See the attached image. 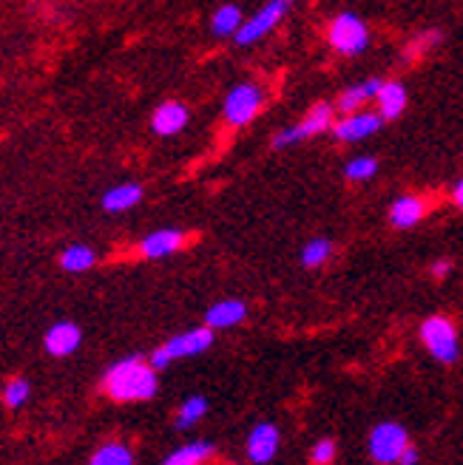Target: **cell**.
Segmentation results:
<instances>
[{"label": "cell", "mask_w": 463, "mask_h": 465, "mask_svg": "<svg viewBox=\"0 0 463 465\" xmlns=\"http://www.w3.org/2000/svg\"><path fill=\"white\" fill-rule=\"evenodd\" d=\"M156 389H159L156 369L151 366V360H142L137 355L117 360L103 377V391L117 403L151 400Z\"/></svg>", "instance_id": "1"}, {"label": "cell", "mask_w": 463, "mask_h": 465, "mask_svg": "<svg viewBox=\"0 0 463 465\" xmlns=\"http://www.w3.org/2000/svg\"><path fill=\"white\" fill-rule=\"evenodd\" d=\"M327 43L332 46V51H339L344 57L361 54L370 46V28L367 23L353 12H341L330 20L327 26Z\"/></svg>", "instance_id": "2"}, {"label": "cell", "mask_w": 463, "mask_h": 465, "mask_svg": "<svg viewBox=\"0 0 463 465\" xmlns=\"http://www.w3.org/2000/svg\"><path fill=\"white\" fill-rule=\"evenodd\" d=\"M211 343H213V329H211V327H196V329L182 332V335H173L168 343H163L159 349H154L148 360H151V366L159 372V369H165L168 363L180 360V358L202 355Z\"/></svg>", "instance_id": "3"}, {"label": "cell", "mask_w": 463, "mask_h": 465, "mask_svg": "<svg viewBox=\"0 0 463 465\" xmlns=\"http://www.w3.org/2000/svg\"><path fill=\"white\" fill-rule=\"evenodd\" d=\"M421 343L427 346V352L441 360V363H455L460 355L458 346V327L452 324V318L446 315H429L421 324Z\"/></svg>", "instance_id": "4"}, {"label": "cell", "mask_w": 463, "mask_h": 465, "mask_svg": "<svg viewBox=\"0 0 463 465\" xmlns=\"http://www.w3.org/2000/svg\"><path fill=\"white\" fill-rule=\"evenodd\" d=\"M332 125H336V106L315 103L296 125L279 130V134L273 137V145H276V148H287V145H296L301 139H310V137L324 134V130H332Z\"/></svg>", "instance_id": "5"}, {"label": "cell", "mask_w": 463, "mask_h": 465, "mask_svg": "<svg viewBox=\"0 0 463 465\" xmlns=\"http://www.w3.org/2000/svg\"><path fill=\"white\" fill-rule=\"evenodd\" d=\"M262 106H265L262 85H256V83H239L225 97V120L234 125V128H242V125H248L253 120Z\"/></svg>", "instance_id": "6"}, {"label": "cell", "mask_w": 463, "mask_h": 465, "mask_svg": "<svg viewBox=\"0 0 463 465\" xmlns=\"http://www.w3.org/2000/svg\"><path fill=\"white\" fill-rule=\"evenodd\" d=\"M293 0H267V4L259 9L256 14H251L248 20L242 23V28L236 32V43L239 46H253L262 37H267L273 28L282 23V18L291 9Z\"/></svg>", "instance_id": "7"}, {"label": "cell", "mask_w": 463, "mask_h": 465, "mask_svg": "<svg viewBox=\"0 0 463 465\" xmlns=\"http://www.w3.org/2000/svg\"><path fill=\"white\" fill-rule=\"evenodd\" d=\"M407 445H410L407 429L398 426V423H379V426L370 431V440H367L370 457L379 462V465L398 462Z\"/></svg>", "instance_id": "8"}, {"label": "cell", "mask_w": 463, "mask_h": 465, "mask_svg": "<svg viewBox=\"0 0 463 465\" xmlns=\"http://www.w3.org/2000/svg\"><path fill=\"white\" fill-rule=\"evenodd\" d=\"M384 125V116L379 111H355V114H341V120H336L332 125V134L341 142H358L367 139L370 134H375Z\"/></svg>", "instance_id": "9"}, {"label": "cell", "mask_w": 463, "mask_h": 465, "mask_svg": "<svg viewBox=\"0 0 463 465\" xmlns=\"http://www.w3.org/2000/svg\"><path fill=\"white\" fill-rule=\"evenodd\" d=\"M185 244H188V236H185L182 230L165 227V230L148 232V236L140 241L137 250H140L142 258H168L173 253H180Z\"/></svg>", "instance_id": "10"}, {"label": "cell", "mask_w": 463, "mask_h": 465, "mask_svg": "<svg viewBox=\"0 0 463 465\" xmlns=\"http://www.w3.org/2000/svg\"><path fill=\"white\" fill-rule=\"evenodd\" d=\"M83 343V332L77 324H71V321H57L49 327L46 332V338H43V346H46V352L52 358H68V355H75L77 349Z\"/></svg>", "instance_id": "11"}, {"label": "cell", "mask_w": 463, "mask_h": 465, "mask_svg": "<svg viewBox=\"0 0 463 465\" xmlns=\"http://www.w3.org/2000/svg\"><path fill=\"white\" fill-rule=\"evenodd\" d=\"M188 120H191V114H188V108L182 103H177V99H165V103H159L154 108L151 128L159 137H173V134H180V130H185Z\"/></svg>", "instance_id": "12"}, {"label": "cell", "mask_w": 463, "mask_h": 465, "mask_svg": "<svg viewBox=\"0 0 463 465\" xmlns=\"http://www.w3.org/2000/svg\"><path fill=\"white\" fill-rule=\"evenodd\" d=\"M276 448H279V429L273 423H259L251 437H248V457L256 465H265L276 457Z\"/></svg>", "instance_id": "13"}, {"label": "cell", "mask_w": 463, "mask_h": 465, "mask_svg": "<svg viewBox=\"0 0 463 465\" xmlns=\"http://www.w3.org/2000/svg\"><path fill=\"white\" fill-rule=\"evenodd\" d=\"M407 89H403L401 83L395 80H384L379 94H375V111H379L387 120H398V116L403 114V108H407Z\"/></svg>", "instance_id": "14"}, {"label": "cell", "mask_w": 463, "mask_h": 465, "mask_svg": "<svg viewBox=\"0 0 463 465\" xmlns=\"http://www.w3.org/2000/svg\"><path fill=\"white\" fill-rule=\"evenodd\" d=\"M248 318V303L239 301V298H228L213 303V307L205 312V327L211 329H228V327H236Z\"/></svg>", "instance_id": "15"}, {"label": "cell", "mask_w": 463, "mask_h": 465, "mask_svg": "<svg viewBox=\"0 0 463 465\" xmlns=\"http://www.w3.org/2000/svg\"><path fill=\"white\" fill-rule=\"evenodd\" d=\"M424 216H427V201L421 196L407 193L393 201V208H389V225L407 230V227H415Z\"/></svg>", "instance_id": "16"}, {"label": "cell", "mask_w": 463, "mask_h": 465, "mask_svg": "<svg viewBox=\"0 0 463 465\" xmlns=\"http://www.w3.org/2000/svg\"><path fill=\"white\" fill-rule=\"evenodd\" d=\"M100 201H103L106 213H125V210L137 208L142 201V185H137V182L114 185V187H108V191L103 193V199H100Z\"/></svg>", "instance_id": "17"}, {"label": "cell", "mask_w": 463, "mask_h": 465, "mask_svg": "<svg viewBox=\"0 0 463 465\" xmlns=\"http://www.w3.org/2000/svg\"><path fill=\"white\" fill-rule=\"evenodd\" d=\"M384 80H364L353 85V89L341 91V97L336 99V111L339 114H355L364 108V103H370V99H375V94H379Z\"/></svg>", "instance_id": "18"}, {"label": "cell", "mask_w": 463, "mask_h": 465, "mask_svg": "<svg viewBox=\"0 0 463 465\" xmlns=\"http://www.w3.org/2000/svg\"><path fill=\"white\" fill-rule=\"evenodd\" d=\"M242 23H244V18H242L239 6H234V4H222L211 14V32L216 37H236Z\"/></svg>", "instance_id": "19"}, {"label": "cell", "mask_w": 463, "mask_h": 465, "mask_svg": "<svg viewBox=\"0 0 463 465\" xmlns=\"http://www.w3.org/2000/svg\"><path fill=\"white\" fill-rule=\"evenodd\" d=\"M97 264V253L89 244H68L60 253V267L66 272H85Z\"/></svg>", "instance_id": "20"}, {"label": "cell", "mask_w": 463, "mask_h": 465, "mask_svg": "<svg viewBox=\"0 0 463 465\" xmlns=\"http://www.w3.org/2000/svg\"><path fill=\"white\" fill-rule=\"evenodd\" d=\"M89 465H134V454L125 443H106L97 448Z\"/></svg>", "instance_id": "21"}, {"label": "cell", "mask_w": 463, "mask_h": 465, "mask_svg": "<svg viewBox=\"0 0 463 465\" xmlns=\"http://www.w3.org/2000/svg\"><path fill=\"white\" fill-rule=\"evenodd\" d=\"M213 454V445L208 443H191V445H182L177 448L163 465H202L205 460H211Z\"/></svg>", "instance_id": "22"}, {"label": "cell", "mask_w": 463, "mask_h": 465, "mask_svg": "<svg viewBox=\"0 0 463 465\" xmlns=\"http://www.w3.org/2000/svg\"><path fill=\"white\" fill-rule=\"evenodd\" d=\"M332 253V241L330 239H310L305 247H301V264L315 270V267H322L324 261L330 258Z\"/></svg>", "instance_id": "23"}, {"label": "cell", "mask_w": 463, "mask_h": 465, "mask_svg": "<svg viewBox=\"0 0 463 465\" xmlns=\"http://www.w3.org/2000/svg\"><path fill=\"white\" fill-rule=\"evenodd\" d=\"M375 173H379V162H375L372 156H355L344 168V177L350 182H367L375 177Z\"/></svg>", "instance_id": "24"}, {"label": "cell", "mask_w": 463, "mask_h": 465, "mask_svg": "<svg viewBox=\"0 0 463 465\" xmlns=\"http://www.w3.org/2000/svg\"><path fill=\"white\" fill-rule=\"evenodd\" d=\"M205 412H208L205 398H188V400L180 406V412H177V426H180V429L194 426L196 420L205 417Z\"/></svg>", "instance_id": "25"}, {"label": "cell", "mask_w": 463, "mask_h": 465, "mask_svg": "<svg viewBox=\"0 0 463 465\" xmlns=\"http://www.w3.org/2000/svg\"><path fill=\"white\" fill-rule=\"evenodd\" d=\"M441 40V35L438 32H421V35H415L410 43H407V49H403V57L412 63V60H418V57H424L435 43Z\"/></svg>", "instance_id": "26"}, {"label": "cell", "mask_w": 463, "mask_h": 465, "mask_svg": "<svg viewBox=\"0 0 463 465\" xmlns=\"http://www.w3.org/2000/svg\"><path fill=\"white\" fill-rule=\"evenodd\" d=\"M26 400H28V381L26 377H12L4 389V403L9 409H20Z\"/></svg>", "instance_id": "27"}, {"label": "cell", "mask_w": 463, "mask_h": 465, "mask_svg": "<svg viewBox=\"0 0 463 465\" xmlns=\"http://www.w3.org/2000/svg\"><path fill=\"white\" fill-rule=\"evenodd\" d=\"M332 457H336V443H332V440H318L313 445V452H310V462L313 465H330Z\"/></svg>", "instance_id": "28"}, {"label": "cell", "mask_w": 463, "mask_h": 465, "mask_svg": "<svg viewBox=\"0 0 463 465\" xmlns=\"http://www.w3.org/2000/svg\"><path fill=\"white\" fill-rule=\"evenodd\" d=\"M452 272V261L450 258H441L432 264V279H446V275Z\"/></svg>", "instance_id": "29"}, {"label": "cell", "mask_w": 463, "mask_h": 465, "mask_svg": "<svg viewBox=\"0 0 463 465\" xmlns=\"http://www.w3.org/2000/svg\"><path fill=\"white\" fill-rule=\"evenodd\" d=\"M398 465H418V448H415V445L403 448V454H401Z\"/></svg>", "instance_id": "30"}, {"label": "cell", "mask_w": 463, "mask_h": 465, "mask_svg": "<svg viewBox=\"0 0 463 465\" xmlns=\"http://www.w3.org/2000/svg\"><path fill=\"white\" fill-rule=\"evenodd\" d=\"M452 201H455L458 210H463V179L452 187Z\"/></svg>", "instance_id": "31"}]
</instances>
